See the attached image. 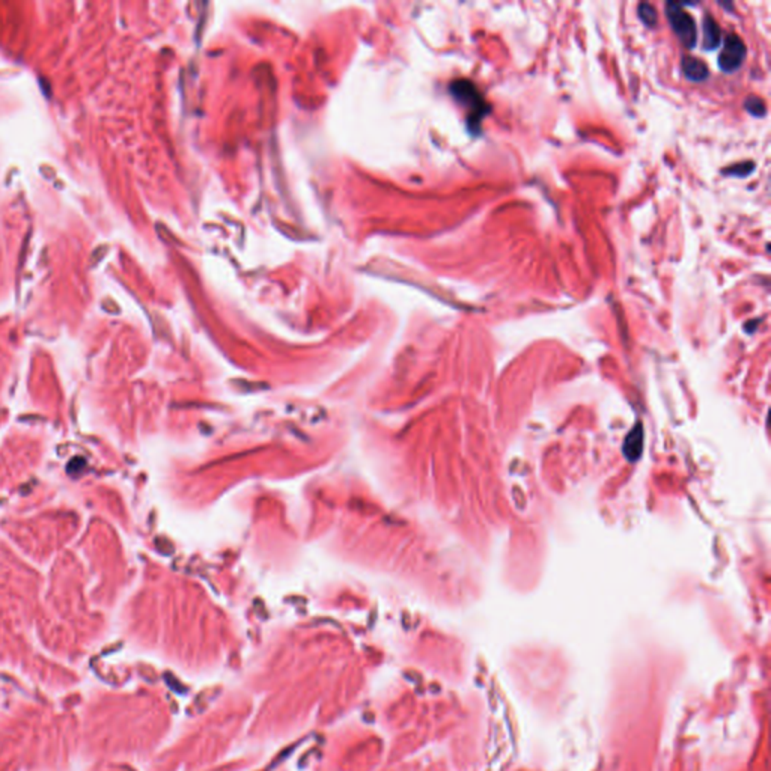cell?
Masks as SVG:
<instances>
[{
  "instance_id": "1",
  "label": "cell",
  "mask_w": 771,
  "mask_h": 771,
  "mask_svg": "<svg viewBox=\"0 0 771 771\" xmlns=\"http://www.w3.org/2000/svg\"><path fill=\"white\" fill-rule=\"evenodd\" d=\"M451 94L468 112L467 124L470 133L479 134L484 118L491 112L490 104L485 102L479 89L468 80H455L451 84Z\"/></svg>"
},
{
  "instance_id": "2",
  "label": "cell",
  "mask_w": 771,
  "mask_h": 771,
  "mask_svg": "<svg viewBox=\"0 0 771 771\" xmlns=\"http://www.w3.org/2000/svg\"><path fill=\"white\" fill-rule=\"evenodd\" d=\"M666 17L669 25L672 27L685 47L693 49L698 44V27L696 21L691 17L689 11L684 10V3L667 2L666 3Z\"/></svg>"
},
{
  "instance_id": "3",
  "label": "cell",
  "mask_w": 771,
  "mask_h": 771,
  "mask_svg": "<svg viewBox=\"0 0 771 771\" xmlns=\"http://www.w3.org/2000/svg\"><path fill=\"white\" fill-rule=\"evenodd\" d=\"M723 50L719 56V67L723 73H735L737 69L743 65L747 49L742 38L738 35L731 34L724 38Z\"/></svg>"
},
{
  "instance_id": "4",
  "label": "cell",
  "mask_w": 771,
  "mask_h": 771,
  "mask_svg": "<svg viewBox=\"0 0 771 771\" xmlns=\"http://www.w3.org/2000/svg\"><path fill=\"white\" fill-rule=\"evenodd\" d=\"M702 34H704V40H702V47L704 50H715L719 49L722 45V30L720 26L717 25L715 19L713 15L707 14L704 17L702 21Z\"/></svg>"
},
{
  "instance_id": "5",
  "label": "cell",
  "mask_w": 771,
  "mask_h": 771,
  "mask_svg": "<svg viewBox=\"0 0 771 771\" xmlns=\"http://www.w3.org/2000/svg\"><path fill=\"white\" fill-rule=\"evenodd\" d=\"M681 68H683V73L685 75V79L690 80V82H704L708 79L709 75V69L707 67L705 62L702 60L698 59V58H693V56H684L683 58V62H681Z\"/></svg>"
},
{
  "instance_id": "6",
  "label": "cell",
  "mask_w": 771,
  "mask_h": 771,
  "mask_svg": "<svg viewBox=\"0 0 771 771\" xmlns=\"http://www.w3.org/2000/svg\"><path fill=\"white\" fill-rule=\"evenodd\" d=\"M642 443H643V434H642L641 425H639V427H636L634 431H631V433L626 438V444H624V452H626V457H628V460H631V461H634V460H637V457H641Z\"/></svg>"
},
{
  "instance_id": "7",
  "label": "cell",
  "mask_w": 771,
  "mask_h": 771,
  "mask_svg": "<svg viewBox=\"0 0 771 771\" xmlns=\"http://www.w3.org/2000/svg\"><path fill=\"white\" fill-rule=\"evenodd\" d=\"M637 14H639V19L642 20V23L646 27H655V25H657L659 15H657V11H655V8L651 3L642 2L641 5L637 6Z\"/></svg>"
},
{
  "instance_id": "8",
  "label": "cell",
  "mask_w": 771,
  "mask_h": 771,
  "mask_svg": "<svg viewBox=\"0 0 771 771\" xmlns=\"http://www.w3.org/2000/svg\"><path fill=\"white\" fill-rule=\"evenodd\" d=\"M744 107L746 110L749 112L752 117H757V118H762L767 115V106L764 103V99L759 98V97H749L744 102Z\"/></svg>"
},
{
  "instance_id": "9",
  "label": "cell",
  "mask_w": 771,
  "mask_h": 771,
  "mask_svg": "<svg viewBox=\"0 0 771 771\" xmlns=\"http://www.w3.org/2000/svg\"><path fill=\"white\" fill-rule=\"evenodd\" d=\"M753 169H755L753 161H742V163L724 169V174L738 176V178H746L747 175H750L753 172Z\"/></svg>"
}]
</instances>
